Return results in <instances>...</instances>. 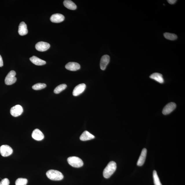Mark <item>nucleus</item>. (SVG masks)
<instances>
[{
  "instance_id": "obj_6",
  "label": "nucleus",
  "mask_w": 185,
  "mask_h": 185,
  "mask_svg": "<svg viewBox=\"0 0 185 185\" xmlns=\"http://www.w3.org/2000/svg\"><path fill=\"white\" fill-rule=\"evenodd\" d=\"M23 108L22 106L18 105L11 108L10 113L13 116L17 117L21 115L23 113Z\"/></svg>"
},
{
  "instance_id": "obj_2",
  "label": "nucleus",
  "mask_w": 185,
  "mask_h": 185,
  "mask_svg": "<svg viewBox=\"0 0 185 185\" xmlns=\"http://www.w3.org/2000/svg\"><path fill=\"white\" fill-rule=\"evenodd\" d=\"M46 175L48 178L52 180H61L63 178V174L56 170H50L47 172Z\"/></svg>"
},
{
  "instance_id": "obj_26",
  "label": "nucleus",
  "mask_w": 185,
  "mask_h": 185,
  "mask_svg": "<svg viewBox=\"0 0 185 185\" xmlns=\"http://www.w3.org/2000/svg\"><path fill=\"white\" fill-rule=\"evenodd\" d=\"M177 1L175 0H168L167 1L170 4L173 5L175 4L176 2Z\"/></svg>"
},
{
  "instance_id": "obj_1",
  "label": "nucleus",
  "mask_w": 185,
  "mask_h": 185,
  "mask_svg": "<svg viewBox=\"0 0 185 185\" xmlns=\"http://www.w3.org/2000/svg\"><path fill=\"white\" fill-rule=\"evenodd\" d=\"M117 168V164L115 162L111 161L104 170L103 175L105 178H109L114 173Z\"/></svg>"
},
{
  "instance_id": "obj_12",
  "label": "nucleus",
  "mask_w": 185,
  "mask_h": 185,
  "mask_svg": "<svg viewBox=\"0 0 185 185\" xmlns=\"http://www.w3.org/2000/svg\"><path fill=\"white\" fill-rule=\"evenodd\" d=\"M32 136L33 139L38 141H41L43 139L44 137L43 133L37 129L33 131Z\"/></svg>"
},
{
  "instance_id": "obj_15",
  "label": "nucleus",
  "mask_w": 185,
  "mask_h": 185,
  "mask_svg": "<svg viewBox=\"0 0 185 185\" xmlns=\"http://www.w3.org/2000/svg\"><path fill=\"white\" fill-rule=\"evenodd\" d=\"M18 33L21 36L27 35L28 33L27 25L25 22H21L19 27Z\"/></svg>"
},
{
  "instance_id": "obj_19",
  "label": "nucleus",
  "mask_w": 185,
  "mask_h": 185,
  "mask_svg": "<svg viewBox=\"0 0 185 185\" xmlns=\"http://www.w3.org/2000/svg\"><path fill=\"white\" fill-rule=\"evenodd\" d=\"M63 5L67 8L71 10H75L77 8L76 5L73 2L70 0H66L63 1Z\"/></svg>"
},
{
  "instance_id": "obj_18",
  "label": "nucleus",
  "mask_w": 185,
  "mask_h": 185,
  "mask_svg": "<svg viewBox=\"0 0 185 185\" xmlns=\"http://www.w3.org/2000/svg\"><path fill=\"white\" fill-rule=\"evenodd\" d=\"M150 78L160 83H163L164 80L162 74L158 73H154L150 76Z\"/></svg>"
},
{
  "instance_id": "obj_11",
  "label": "nucleus",
  "mask_w": 185,
  "mask_h": 185,
  "mask_svg": "<svg viewBox=\"0 0 185 185\" xmlns=\"http://www.w3.org/2000/svg\"><path fill=\"white\" fill-rule=\"evenodd\" d=\"M65 20V17L60 14H54L50 17V20L53 23H59L63 22Z\"/></svg>"
},
{
  "instance_id": "obj_13",
  "label": "nucleus",
  "mask_w": 185,
  "mask_h": 185,
  "mask_svg": "<svg viewBox=\"0 0 185 185\" xmlns=\"http://www.w3.org/2000/svg\"><path fill=\"white\" fill-rule=\"evenodd\" d=\"M147 150L146 149H144L142 151L141 154L139 157L137 162V165L141 166L144 163L146 158Z\"/></svg>"
},
{
  "instance_id": "obj_27",
  "label": "nucleus",
  "mask_w": 185,
  "mask_h": 185,
  "mask_svg": "<svg viewBox=\"0 0 185 185\" xmlns=\"http://www.w3.org/2000/svg\"><path fill=\"white\" fill-rule=\"evenodd\" d=\"M3 66V62L2 58L1 56L0 55V67H1Z\"/></svg>"
},
{
  "instance_id": "obj_24",
  "label": "nucleus",
  "mask_w": 185,
  "mask_h": 185,
  "mask_svg": "<svg viewBox=\"0 0 185 185\" xmlns=\"http://www.w3.org/2000/svg\"><path fill=\"white\" fill-rule=\"evenodd\" d=\"M28 183L27 179L19 178L17 179L15 182L16 185H26Z\"/></svg>"
},
{
  "instance_id": "obj_14",
  "label": "nucleus",
  "mask_w": 185,
  "mask_h": 185,
  "mask_svg": "<svg viewBox=\"0 0 185 185\" xmlns=\"http://www.w3.org/2000/svg\"><path fill=\"white\" fill-rule=\"evenodd\" d=\"M67 69L71 71H76L80 69V66L78 63L75 62H69L65 66Z\"/></svg>"
},
{
  "instance_id": "obj_16",
  "label": "nucleus",
  "mask_w": 185,
  "mask_h": 185,
  "mask_svg": "<svg viewBox=\"0 0 185 185\" xmlns=\"http://www.w3.org/2000/svg\"><path fill=\"white\" fill-rule=\"evenodd\" d=\"M30 60L33 64L37 66H42L46 63L45 61L35 56H33L32 57L30 58Z\"/></svg>"
},
{
  "instance_id": "obj_17",
  "label": "nucleus",
  "mask_w": 185,
  "mask_h": 185,
  "mask_svg": "<svg viewBox=\"0 0 185 185\" xmlns=\"http://www.w3.org/2000/svg\"><path fill=\"white\" fill-rule=\"evenodd\" d=\"M95 136L87 131H84L80 136V139L82 141H86L94 139Z\"/></svg>"
},
{
  "instance_id": "obj_10",
  "label": "nucleus",
  "mask_w": 185,
  "mask_h": 185,
  "mask_svg": "<svg viewBox=\"0 0 185 185\" xmlns=\"http://www.w3.org/2000/svg\"><path fill=\"white\" fill-rule=\"evenodd\" d=\"M110 57L108 55L102 56L100 61V68L102 70L105 69L110 61Z\"/></svg>"
},
{
  "instance_id": "obj_25",
  "label": "nucleus",
  "mask_w": 185,
  "mask_h": 185,
  "mask_svg": "<svg viewBox=\"0 0 185 185\" xmlns=\"http://www.w3.org/2000/svg\"><path fill=\"white\" fill-rule=\"evenodd\" d=\"M10 184L8 179L5 178L3 179L0 182V185H9Z\"/></svg>"
},
{
  "instance_id": "obj_21",
  "label": "nucleus",
  "mask_w": 185,
  "mask_h": 185,
  "mask_svg": "<svg viewBox=\"0 0 185 185\" xmlns=\"http://www.w3.org/2000/svg\"><path fill=\"white\" fill-rule=\"evenodd\" d=\"M67 87V85L66 84H61V85H60L56 87V88L54 89V92L55 94H59L61 91L66 89Z\"/></svg>"
},
{
  "instance_id": "obj_22",
  "label": "nucleus",
  "mask_w": 185,
  "mask_h": 185,
  "mask_svg": "<svg viewBox=\"0 0 185 185\" xmlns=\"http://www.w3.org/2000/svg\"><path fill=\"white\" fill-rule=\"evenodd\" d=\"M153 177L155 185H162L156 171H153Z\"/></svg>"
},
{
  "instance_id": "obj_23",
  "label": "nucleus",
  "mask_w": 185,
  "mask_h": 185,
  "mask_svg": "<svg viewBox=\"0 0 185 185\" xmlns=\"http://www.w3.org/2000/svg\"><path fill=\"white\" fill-rule=\"evenodd\" d=\"M46 87V85L45 84L38 83L33 85L32 87L34 90H38L45 88Z\"/></svg>"
},
{
  "instance_id": "obj_9",
  "label": "nucleus",
  "mask_w": 185,
  "mask_h": 185,
  "mask_svg": "<svg viewBox=\"0 0 185 185\" xmlns=\"http://www.w3.org/2000/svg\"><path fill=\"white\" fill-rule=\"evenodd\" d=\"M86 87L85 84L84 83L80 84L76 86L73 91V95L76 96L81 94L85 91Z\"/></svg>"
},
{
  "instance_id": "obj_3",
  "label": "nucleus",
  "mask_w": 185,
  "mask_h": 185,
  "mask_svg": "<svg viewBox=\"0 0 185 185\" xmlns=\"http://www.w3.org/2000/svg\"><path fill=\"white\" fill-rule=\"evenodd\" d=\"M68 163L72 167L79 168L83 165V161L78 157L73 156L69 157L67 159Z\"/></svg>"
},
{
  "instance_id": "obj_7",
  "label": "nucleus",
  "mask_w": 185,
  "mask_h": 185,
  "mask_svg": "<svg viewBox=\"0 0 185 185\" xmlns=\"http://www.w3.org/2000/svg\"><path fill=\"white\" fill-rule=\"evenodd\" d=\"M176 107V105L174 102H171L165 106L162 110V113L164 115H168L173 112Z\"/></svg>"
},
{
  "instance_id": "obj_8",
  "label": "nucleus",
  "mask_w": 185,
  "mask_h": 185,
  "mask_svg": "<svg viewBox=\"0 0 185 185\" xmlns=\"http://www.w3.org/2000/svg\"><path fill=\"white\" fill-rule=\"evenodd\" d=\"M36 50L39 51L44 52L49 49L50 45L48 43L40 42L37 43L35 46Z\"/></svg>"
},
{
  "instance_id": "obj_5",
  "label": "nucleus",
  "mask_w": 185,
  "mask_h": 185,
  "mask_svg": "<svg viewBox=\"0 0 185 185\" xmlns=\"http://www.w3.org/2000/svg\"><path fill=\"white\" fill-rule=\"evenodd\" d=\"M13 151L12 147L7 145H3L0 147V153L2 156L7 157L12 154Z\"/></svg>"
},
{
  "instance_id": "obj_20",
  "label": "nucleus",
  "mask_w": 185,
  "mask_h": 185,
  "mask_svg": "<svg viewBox=\"0 0 185 185\" xmlns=\"http://www.w3.org/2000/svg\"><path fill=\"white\" fill-rule=\"evenodd\" d=\"M164 36L167 40L174 41L177 40V37L175 34L169 33H165L164 34Z\"/></svg>"
},
{
  "instance_id": "obj_4",
  "label": "nucleus",
  "mask_w": 185,
  "mask_h": 185,
  "mask_svg": "<svg viewBox=\"0 0 185 185\" xmlns=\"http://www.w3.org/2000/svg\"><path fill=\"white\" fill-rule=\"evenodd\" d=\"M16 72L14 70L11 71L7 75L5 80L6 85H11L14 84L17 81L16 77Z\"/></svg>"
}]
</instances>
